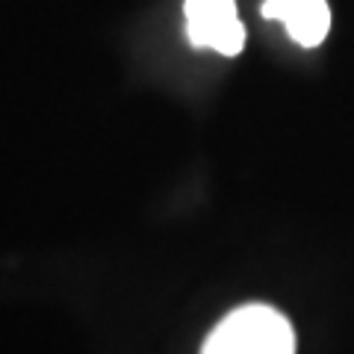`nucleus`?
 I'll list each match as a JSON object with an SVG mask.
<instances>
[{"label":"nucleus","mask_w":354,"mask_h":354,"mask_svg":"<svg viewBox=\"0 0 354 354\" xmlns=\"http://www.w3.org/2000/svg\"><path fill=\"white\" fill-rule=\"evenodd\" d=\"M186 39L192 48L239 57L245 48V24L239 21L236 0H186Z\"/></svg>","instance_id":"obj_2"},{"label":"nucleus","mask_w":354,"mask_h":354,"mask_svg":"<svg viewBox=\"0 0 354 354\" xmlns=\"http://www.w3.org/2000/svg\"><path fill=\"white\" fill-rule=\"evenodd\" d=\"M260 12L269 21H281L301 48H319L330 32L328 0H266Z\"/></svg>","instance_id":"obj_3"},{"label":"nucleus","mask_w":354,"mask_h":354,"mask_svg":"<svg viewBox=\"0 0 354 354\" xmlns=\"http://www.w3.org/2000/svg\"><path fill=\"white\" fill-rule=\"evenodd\" d=\"M201 354H295V330L281 310L242 304L209 330Z\"/></svg>","instance_id":"obj_1"}]
</instances>
